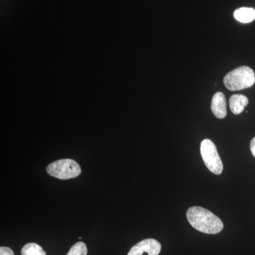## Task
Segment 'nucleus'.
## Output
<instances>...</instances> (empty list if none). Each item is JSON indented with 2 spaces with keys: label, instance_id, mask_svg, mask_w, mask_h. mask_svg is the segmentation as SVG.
Returning <instances> with one entry per match:
<instances>
[{
  "label": "nucleus",
  "instance_id": "1a4fd4ad",
  "mask_svg": "<svg viewBox=\"0 0 255 255\" xmlns=\"http://www.w3.org/2000/svg\"><path fill=\"white\" fill-rule=\"evenodd\" d=\"M21 255H46L43 248L36 243H28L21 249Z\"/></svg>",
  "mask_w": 255,
  "mask_h": 255
},
{
  "label": "nucleus",
  "instance_id": "f03ea898",
  "mask_svg": "<svg viewBox=\"0 0 255 255\" xmlns=\"http://www.w3.org/2000/svg\"><path fill=\"white\" fill-rule=\"evenodd\" d=\"M225 86L231 91L249 88L255 82V72L248 66H241L230 72L225 76Z\"/></svg>",
  "mask_w": 255,
  "mask_h": 255
},
{
  "label": "nucleus",
  "instance_id": "20e7f679",
  "mask_svg": "<svg viewBox=\"0 0 255 255\" xmlns=\"http://www.w3.org/2000/svg\"><path fill=\"white\" fill-rule=\"evenodd\" d=\"M201 154L206 167L215 174L222 173L223 162L220 158L216 146L209 139H205L201 143Z\"/></svg>",
  "mask_w": 255,
  "mask_h": 255
},
{
  "label": "nucleus",
  "instance_id": "7ed1b4c3",
  "mask_svg": "<svg viewBox=\"0 0 255 255\" xmlns=\"http://www.w3.org/2000/svg\"><path fill=\"white\" fill-rule=\"evenodd\" d=\"M47 172L52 177L60 179H70L78 177L81 173V167L76 161L63 159L52 162L47 167Z\"/></svg>",
  "mask_w": 255,
  "mask_h": 255
},
{
  "label": "nucleus",
  "instance_id": "423d86ee",
  "mask_svg": "<svg viewBox=\"0 0 255 255\" xmlns=\"http://www.w3.org/2000/svg\"><path fill=\"white\" fill-rule=\"evenodd\" d=\"M211 111L218 119H224L226 117V100L222 92H216L213 97Z\"/></svg>",
  "mask_w": 255,
  "mask_h": 255
},
{
  "label": "nucleus",
  "instance_id": "f257e3e1",
  "mask_svg": "<svg viewBox=\"0 0 255 255\" xmlns=\"http://www.w3.org/2000/svg\"><path fill=\"white\" fill-rule=\"evenodd\" d=\"M187 218L193 228L206 234H217L223 228V223L219 217L209 210L199 206L189 208Z\"/></svg>",
  "mask_w": 255,
  "mask_h": 255
},
{
  "label": "nucleus",
  "instance_id": "f8f14e48",
  "mask_svg": "<svg viewBox=\"0 0 255 255\" xmlns=\"http://www.w3.org/2000/svg\"><path fill=\"white\" fill-rule=\"evenodd\" d=\"M251 150L252 154H253V156L255 157V137L251 140Z\"/></svg>",
  "mask_w": 255,
  "mask_h": 255
},
{
  "label": "nucleus",
  "instance_id": "9d476101",
  "mask_svg": "<svg viewBox=\"0 0 255 255\" xmlns=\"http://www.w3.org/2000/svg\"><path fill=\"white\" fill-rule=\"evenodd\" d=\"M87 248L86 245L82 242L75 243L66 255H87Z\"/></svg>",
  "mask_w": 255,
  "mask_h": 255
},
{
  "label": "nucleus",
  "instance_id": "6e6552de",
  "mask_svg": "<svg viewBox=\"0 0 255 255\" xmlns=\"http://www.w3.org/2000/svg\"><path fill=\"white\" fill-rule=\"evenodd\" d=\"M234 17L241 23H251L255 19V9L249 7H241L234 11Z\"/></svg>",
  "mask_w": 255,
  "mask_h": 255
},
{
  "label": "nucleus",
  "instance_id": "0eeeda50",
  "mask_svg": "<svg viewBox=\"0 0 255 255\" xmlns=\"http://www.w3.org/2000/svg\"><path fill=\"white\" fill-rule=\"evenodd\" d=\"M229 105L233 114H241L244 111L245 107L248 105V97L242 95H233L230 99Z\"/></svg>",
  "mask_w": 255,
  "mask_h": 255
},
{
  "label": "nucleus",
  "instance_id": "9b49d317",
  "mask_svg": "<svg viewBox=\"0 0 255 255\" xmlns=\"http://www.w3.org/2000/svg\"><path fill=\"white\" fill-rule=\"evenodd\" d=\"M0 255H14V254L10 248H6V247H1Z\"/></svg>",
  "mask_w": 255,
  "mask_h": 255
},
{
  "label": "nucleus",
  "instance_id": "39448f33",
  "mask_svg": "<svg viewBox=\"0 0 255 255\" xmlns=\"http://www.w3.org/2000/svg\"><path fill=\"white\" fill-rule=\"evenodd\" d=\"M161 248L162 247L158 241L149 238L137 243L127 255H158Z\"/></svg>",
  "mask_w": 255,
  "mask_h": 255
}]
</instances>
